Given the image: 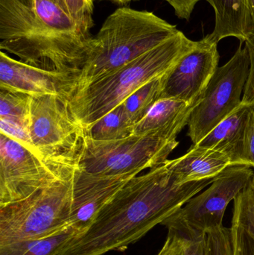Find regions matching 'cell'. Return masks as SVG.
<instances>
[{
	"label": "cell",
	"mask_w": 254,
	"mask_h": 255,
	"mask_svg": "<svg viewBox=\"0 0 254 255\" xmlns=\"http://www.w3.org/2000/svg\"><path fill=\"white\" fill-rule=\"evenodd\" d=\"M213 178L180 184L167 161L136 175L106 204L87 230L55 255H104L124 251L210 186Z\"/></svg>",
	"instance_id": "obj_1"
},
{
	"label": "cell",
	"mask_w": 254,
	"mask_h": 255,
	"mask_svg": "<svg viewBox=\"0 0 254 255\" xmlns=\"http://www.w3.org/2000/svg\"><path fill=\"white\" fill-rule=\"evenodd\" d=\"M92 38L52 0H0V49L28 65L80 75Z\"/></svg>",
	"instance_id": "obj_2"
},
{
	"label": "cell",
	"mask_w": 254,
	"mask_h": 255,
	"mask_svg": "<svg viewBox=\"0 0 254 255\" xmlns=\"http://www.w3.org/2000/svg\"><path fill=\"white\" fill-rule=\"evenodd\" d=\"M195 42L178 31L159 46L76 93L69 106L85 133L140 87L167 74Z\"/></svg>",
	"instance_id": "obj_3"
},
{
	"label": "cell",
	"mask_w": 254,
	"mask_h": 255,
	"mask_svg": "<svg viewBox=\"0 0 254 255\" xmlns=\"http://www.w3.org/2000/svg\"><path fill=\"white\" fill-rule=\"evenodd\" d=\"M178 31L176 25L153 12L128 7L116 9L92 36L76 93L159 46Z\"/></svg>",
	"instance_id": "obj_4"
},
{
	"label": "cell",
	"mask_w": 254,
	"mask_h": 255,
	"mask_svg": "<svg viewBox=\"0 0 254 255\" xmlns=\"http://www.w3.org/2000/svg\"><path fill=\"white\" fill-rule=\"evenodd\" d=\"M73 171L24 199L0 205V246L52 236L70 226Z\"/></svg>",
	"instance_id": "obj_5"
},
{
	"label": "cell",
	"mask_w": 254,
	"mask_h": 255,
	"mask_svg": "<svg viewBox=\"0 0 254 255\" xmlns=\"http://www.w3.org/2000/svg\"><path fill=\"white\" fill-rule=\"evenodd\" d=\"M28 129L37 155L63 169L77 166L85 133L69 100L55 95L31 97Z\"/></svg>",
	"instance_id": "obj_6"
},
{
	"label": "cell",
	"mask_w": 254,
	"mask_h": 255,
	"mask_svg": "<svg viewBox=\"0 0 254 255\" xmlns=\"http://www.w3.org/2000/svg\"><path fill=\"white\" fill-rule=\"evenodd\" d=\"M178 144L177 139L154 134L132 133L115 140H95L85 135L77 166L98 175L140 174L165 163Z\"/></svg>",
	"instance_id": "obj_7"
},
{
	"label": "cell",
	"mask_w": 254,
	"mask_h": 255,
	"mask_svg": "<svg viewBox=\"0 0 254 255\" xmlns=\"http://www.w3.org/2000/svg\"><path fill=\"white\" fill-rule=\"evenodd\" d=\"M250 58L242 43L234 56L225 65L218 67L188 123V136L192 144L201 142L216 126L235 111L243 101L249 77Z\"/></svg>",
	"instance_id": "obj_8"
},
{
	"label": "cell",
	"mask_w": 254,
	"mask_h": 255,
	"mask_svg": "<svg viewBox=\"0 0 254 255\" xmlns=\"http://www.w3.org/2000/svg\"><path fill=\"white\" fill-rule=\"evenodd\" d=\"M75 168L63 169L51 164L0 133V205L24 199L71 173Z\"/></svg>",
	"instance_id": "obj_9"
},
{
	"label": "cell",
	"mask_w": 254,
	"mask_h": 255,
	"mask_svg": "<svg viewBox=\"0 0 254 255\" xmlns=\"http://www.w3.org/2000/svg\"><path fill=\"white\" fill-rule=\"evenodd\" d=\"M254 175L247 165H231L224 169L206 190L192 197L174 214L191 227L206 232L223 226L227 207L246 187Z\"/></svg>",
	"instance_id": "obj_10"
},
{
	"label": "cell",
	"mask_w": 254,
	"mask_h": 255,
	"mask_svg": "<svg viewBox=\"0 0 254 255\" xmlns=\"http://www.w3.org/2000/svg\"><path fill=\"white\" fill-rule=\"evenodd\" d=\"M218 43L207 35L192 48L165 75L162 98L197 104L219 67Z\"/></svg>",
	"instance_id": "obj_11"
},
{
	"label": "cell",
	"mask_w": 254,
	"mask_h": 255,
	"mask_svg": "<svg viewBox=\"0 0 254 255\" xmlns=\"http://www.w3.org/2000/svg\"><path fill=\"white\" fill-rule=\"evenodd\" d=\"M138 175H98L76 166L73 171L70 226L77 235L86 232L101 208L129 180Z\"/></svg>",
	"instance_id": "obj_12"
},
{
	"label": "cell",
	"mask_w": 254,
	"mask_h": 255,
	"mask_svg": "<svg viewBox=\"0 0 254 255\" xmlns=\"http://www.w3.org/2000/svg\"><path fill=\"white\" fill-rule=\"evenodd\" d=\"M79 74L37 68L0 52V89L31 97L55 95L70 101L76 92Z\"/></svg>",
	"instance_id": "obj_13"
},
{
	"label": "cell",
	"mask_w": 254,
	"mask_h": 255,
	"mask_svg": "<svg viewBox=\"0 0 254 255\" xmlns=\"http://www.w3.org/2000/svg\"><path fill=\"white\" fill-rule=\"evenodd\" d=\"M252 106L242 103L196 145L223 153L231 165H246L245 134Z\"/></svg>",
	"instance_id": "obj_14"
},
{
	"label": "cell",
	"mask_w": 254,
	"mask_h": 255,
	"mask_svg": "<svg viewBox=\"0 0 254 255\" xmlns=\"http://www.w3.org/2000/svg\"><path fill=\"white\" fill-rule=\"evenodd\" d=\"M195 105L190 106L176 99H161L134 126L133 133L158 135L176 140L177 135L188 125Z\"/></svg>",
	"instance_id": "obj_15"
},
{
	"label": "cell",
	"mask_w": 254,
	"mask_h": 255,
	"mask_svg": "<svg viewBox=\"0 0 254 255\" xmlns=\"http://www.w3.org/2000/svg\"><path fill=\"white\" fill-rule=\"evenodd\" d=\"M167 163L180 184L215 178L231 166V160L223 153L194 144L186 154L167 160Z\"/></svg>",
	"instance_id": "obj_16"
},
{
	"label": "cell",
	"mask_w": 254,
	"mask_h": 255,
	"mask_svg": "<svg viewBox=\"0 0 254 255\" xmlns=\"http://www.w3.org/2000/svg\"><path fill=\"white\" fill-rule=\"evenodd\" d=\"M215 11V28L209 34L219 43L226 37H237L240 43L254 33V22L248 0H207Z\"/></svg>",
	"instance_id": "obj_17"
},
{
	"label": "cell",
	"mask_w": 254,
	"mask_h": 255,
	"mask_svg": "<svg viewBox=\"0 0 254 255\" xmlns=\"http://www.w3.org/2000/svg\"><path fill=\"white\" fill-rule=\"evenodd\" d=\"M76 235L74 229L69 226L52 236L0 246V255H55L60 247Z\"/></svg>",
	"instance_id": "obj_18"
},
{
	"label": "cell",
	"mask_w": 254,
	"mask_h": 255,
	"mask_svg": "<svg viewBox=\"0 0 254 255\" xmlns=\"http://www.w3.org/2000/svg\"><path fill=\"white\" fill-rule=\"evenodd\" d=\"M165 75L145 84L122 103L124 110L133 125L140 122L162 98Z\"/></svg>",
	"instance_id": "obj_19"
},
{
	"label": "cell",
	"mask_w": 254,
	"mask_h": 255,
	"mask_svg": "<svg viewBox=\"0 0 254 255\" xmlns=\"http://www.w3.org/2000/svg\"><path fill=\"white\" fill-rule=\"evenodd\" d=\"M134 127L120 105L97 121L85 135L95 140H115L132 134Z\"/></svg>",
	"instance_id": "obj_20"
},
{
	"label": "cell",
	"mask_w": 254,
	"mask_h": 255,
	"mask_svg": "<svg viewBox=\"0 0 254 255\" xmlns=\"http://www.w3.org/2000/svg\"><path fill=\"white\" fill-rule=\"evenodd\" d=\"M174 214L164 220L161 225L180 238L185 255H206V232L191 227Z\"/></svg>",
	"instance_id": "obj_21"
},
{
	"label": "cell",
	"mask_w": 254,
	"mask_h": 255,
	"mask_svg": "<svg viewBox=\"0 0 254 255\" xmlns=\"http://www.w3.org/2000/svg\"><path fill=\"white\" fill-rule=\"evenodd\" d=\"M31 96L0 89V118L28 127Z\"/></svg>",
	"instance_id": "obj_22"
},
{
	"label": "cell",
	"mask_w": 254,
	"mask_h": 255,
	"mask_svg": "<svg viewBox=\"0 0 254 255\" xmlns=\"http://www.w3.org/2000/svg\"><path fill=\"white\" fill-rule=\"evenodd\" d=\"M233 214L238 217L254 237V175L234 199Z\"/></svg>",
	"instance_id": "obj_23"
},
{
	"label": "cell",
	"mask_w": 254,
	"mask_h": 255,
	"mask_svg": "<svg viewBox=\"0 0 254 255\" xmlns=\"http://www.w3.org/2000/svg\"><path fill=\"white\" fill-rule=\"evenodd\" d=\"M206 255H234L231 228H215L206 232Z\"/></svg>",
	"instance_id": "obj_24"
},
{
	"label": "cell",
	"mask_w": 254,
	"mask_h": 255,
	"mask_svg": "<svg viewBox=\"0 0 254 255\" xmlns=\"http://www.w3.org/2000/svg\"><path fill=\"white\" fill-rule=\"evenodd\" d=\"M231 229L234 255H254V237L234 214Z\"/></svg>",
	"instance_id": "obj_25"
},
{
	"label": "cell",
	"mask_w": 254,
	"mask_h": 255,
	"mask_svg": "<svg viewBox=\"0 0 254 255\" xmlns=\"http://www.w3.org/2000/svg\"><path fill=\"white\" fill-rule=\"evenodd\" d=\"M67 13L79 25L90 30L93 26V0H63Z\"/></svg>",
	"instance_id": "obj_26"
},
{
	"label": "cell",
	"mask_w": 254,
	"mask_h": 255,
	"mask_svg": "<svg viewBox=\"0 0 254 255\" xmlns=\"http://www.w3.org/2000/svg\"><path fill=\"white\" fill-rule=\"evenodd\" d=\"M0 133L10 136L37 154L26 126L14 121L0 118Z\"/></svg>",
	"instance_id": "obj_27"
},
{
	"label": "cell",
	"mask_w": 254,
	"mask_h": 255,
	"mask_svg": "<svg viewBox=\"0 0 254 255\" xmlns=\"http://www.w3.org/2000/svg\"><path fill=\"white\" fill-rule=\"evenodd\" d=\"M250 58V70L245 87L242 103L252 104L254 101V33L245 42Z\"/></svg>",
	"instance_id": "obj_28"
},
{
	"label": "cell",
	"mask_w": 254,
	"mask_h": 255,
	"mask_svg": "<svg viewBox=\"0 0 254 255\" xmlns=\"http://www.w3.org/2000/svg\"><path fill=\"white\" fill-rule=\"evenodd\" d=\"M253 106V105H252ZM244 160L246 165L254 169V106H252L246 126L244 141Z\"/></svg>",
	"instance_id": "obj_29"
},
{
	"label": "cell",
	"mask_w": 254,
	"mask_h": 255,
	"mask_svg": "<svg viewBox=\"0 0 254 255\" xmlns=\"http://www.w3.org/2000/svg\"><path fill=\"white\" fill-rule=\"evenodd\" d=\"M168 232L167 241L157 255H185L183 243L180 238L174 232Z\"/></svg>",
	"instance_id": "obj_30"
},
{
	"label": "cell",
	"mask_w": 254,
	"mask_h": 255,
	"mask_svg": "<svg viewBox=\"0 0 254 255\" xmlns=\"http://www.w3.org/2000/svg\"><path fill=\"white\" fill-rule=\"evenodd\" d=\"M174 8L176 16L189 20L195 5L201 0H166Z\"/></svg>",
	"instance_id": "obj_31"
},
{
	"label": "cell",
	"mask_w": 254,
	"mask_h": 255,
	"mask_svg": "<svg viewBox=\"0 0 254 255\" xmlns=\"http://www.w3.org/2000/svg\"><path fill=\"white\" fill-rule=\"evenodd\" d=\"M248 2H249V9L254 22V0H248Z\"/></svg>",
	"instance_id": "obj_32"
},
{
	"label": "cell",
	"mask_w": 254,
	"mask_h": 255,
	"mask_svg": "<svg viewBox=\"0 0 254 255\" xmlns=\"http://www.w3.org/2000/svg\"><path fill=\"white\" fill-rule=\"evenodd\" d=\"M52 1H55L56 4H58L60 7H62V8L64 9L66 12H67V10H66L65 4H64V1H63V0H52Z\"/></svg>",
	"instance_id": "obj_33"
},
{
	"label": "cell",
	"mask_w": 254,
	"mask_h": 255,
	"mask_svg": "<svg viewBox=\"0 0 254 255\" xmlns=\"http://www.w3.org/2000/svg\"><path fill=\"white\" fill-rule=\"evenodd\" d=\"M109 1H115V2L121 3V4H125V3H128L129 2V1H132V0H109Z\"/></svg>",
	"instance_id": "obj_34"
},
{
	"label": "cell",
	"mask_w": 254,
	"mask_h": 255,
	"mask_svg": "<svg viewBox=\"0 0 254 255\" xmlns=\"http://www.w3.org/2000/svg\"><path fill=\"white\" fill-rule=\"evenodd\" d=\"M252 105H253V106H254V103H252Z\"/></svg>",
	"instance_id": "obj_35"
}]
</instances>
